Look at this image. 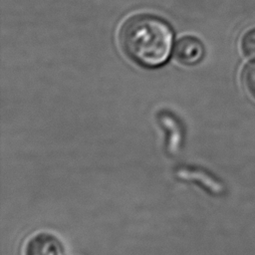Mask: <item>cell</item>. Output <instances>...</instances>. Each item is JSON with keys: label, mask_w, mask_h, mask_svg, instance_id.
Returning <instances> with one entry per match:
<instances>
[{"label": "cell", "mask_w": 255, "mask_h": 255, "mask_svg": "<svg viewBox=\"0 0 255 255\" xmlns=\"http://www.w3.org/2000/svg\"><path fill=\"white\" fill-rule=\"evenodd\" d=\"M173 31L163 19L138 14L128 18L120 30V43L125 54L144 68L165 64L172 52Z\"/></svg>", "instance_id": "cell-1"}, {"label": "cell", "mask_w": 255, "mask_h": 255, "mask_svg": "<svg viewBox=\"0 0 255 255\" xmlns=\"http://www.w3.org/2000/svg\"><path fill=\"white\" fill-rule=\"evenodd\" d=\"M24 255H65V249L55 235L39 232L27 241Z\"/></svg>", "instance_id": "cell-2"}, {"label": "cell", "mask_w": 255, "mask_h": 255, "mask_svg": "<svg viewBox=\"0 0 255 255\" xmlns=\"http://www.w3.org/2000/svg\"><path fill=\"white\" fill-rule=\"evenodd\" d=\"M174 58L182 65L192 66L198 64L204 57L203 44L195 37L184 36L176 41L173 47Z\"/></svg>", "instance_id": "cell-3"}, {"label": "cell", "mask_w": 255, "mask_h": 255, "mask_svg": "<svg viewBox=\"0 0 255 255\" xmlns=\"http://www.w3.org/2000/svg\"><path fill=\"white\" fill-rule=\"evenodd\" d=\"M240 49L243 55L255 61V28L246 30L240 39Z\"/></svg>", "instance_id": "cell-4"}, {"label": "cell", "mask_w": 255, "mask_h": 255, "mask_svg": "<svg viewBox=\"0 0 255 255\" xmlns=\"http://www.w3.org/2000/svg\"><path fill=\"white\" fill-rule=\"evenodd\" d=\"M241 82L248 95L255 100V61L244 68L241 74Z\"/></svg>", "instance_id": "cell-5"}]
</instances>
